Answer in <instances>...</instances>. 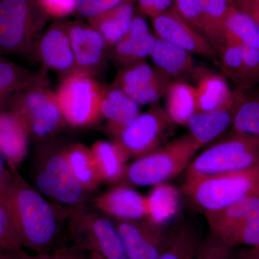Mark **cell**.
<instances>
[{
	"instance_id": "1",
	"label": "cell",
	"mask_w": 259,
	"mask_h": 259,
	"mask_svg": "<svg viewBox=\"0 0 259 259\" xmlns=\"http://www.w3.org/2000/svg\"><path fill=\"white\" fill-rule=\"evenodd\" d=\"M11 173L4 206L23 248L35 253H49L60 235L63 219L69 217L71 209H57L18 171Z\"/></svg>"
},
{
	"instance_id": "2",
	"label": "cell",
	"mask_w": 259,
	"mask_h": 259,
	"mask_svg": "<svg viewBox=\"0 0 259 259\" xmlns=\"http://www.w3.org/2000/svg\"><path fill=\"white\" fill-rule=\"evenodd\" d=\"M184 191L204 213L221 210L242 199L259 197V166L186 180Z\"/></svg>"
},
{
	"instance_id": "3",
	"label": "cell",
	"mask_w": 259,
	"mask_h": 259,
	"mask_svg": "<svg viewBox=\"0 0 259 259\" xmlns=\"http://www.w3.org/2000/svg\"><path fill=\"white\" fill-rule=\"evenodd\" d=\"M200 149L187 134L136 158L126 168L124 180L136 187L164 184L187 168Z\"/></svg>"
},
{
	"instance_id": "4",
	"label": "cell",
	"mask_w": 259,
	"mask_h": 259,
	"mask_svg": "<svg viewBox=\"0 0 259 259\" xmlns=\"http://www.w3.org/2000/svg\"><path fill=\"white\" fill-rule=\"evenodd\" d=\"M259 166V139L231 133L191 161L186 180Z\"/></svg>"
},
{
	"instance_id": "5",
	"label": "cell",
	"mask_w": 259,
	"mask_h": 259,
	"mask_svg": "<svg viewBox=\"0 0 259 259\" xmlns=\"http://www.w3.org/2000/svg\"><path fill=\"white\" fill-rule=\"evenodd\" d=\"M34 185L51 202L73 209L84 205L88 192L73 176L64 148L49 146L38 151L34 161Z\"/></svg>"
},
{
	"instance_id": "6",
	"label": "cell",
	"mask_w": 259,
	"mask_h": 259,
	"mask_svg": "<svg viewBox=\"0 0 259 259\" xmlns=\"http://www.w3.org/2000/svg\"><path fill=\"white\" fill-rule=\"evenodd\" d=\"M47 18L36 0H0V54L36 51Z\"/></svg>"
},
{
	"instance_id": "7",
	"label": "cell",
	"mask_w": 259,
	"mask_h": 259,
	"mask_svg": "<svg viewBox=\"0 0 259 259\" xmlns=\"http://www.w3.org/2000/svg\"><path fill=\"white\" fill-rule=\"evenodd\" d=\"M69 231L73 243L105 259H128L115 222L85 205L71 209Z\"/></svg>"
},
{
	"instance_id": "8",
	"label": "cell",
	"mask_w": 259,
	"mask_h": 259,
	"mask_svg": "<svg viewBox=\"0 0 259 259\" xmlns=\"http://www.w3.org/2000/svg\"><path fill=\"white\" fill-rule=\"evenodd\" d=\"M11 97L10 111L23 122L30 136L45 139L65 122L56 93L48 88L46 79L22 89Z\"/></svg>"
},
{
	"instance_id": "9",
	"label": "cell",
	"mask_w": 259,
	"mask_h": 259,
	"mask_svg": "<svg viewBox=\"0 0 259 259\" xmlns=\"http://www.w3.org/2000/svg\"><path fill=\"white\" fill-rule=\"evenodd\" d=\"M105 88L93 75L83 71L64 76L56 95L65 122L88 127L100 120Z\"/></svg>"
},
{
	"instance_id": "10",
	"label": "cell",
	"mask_w": 259,
	"mask_h": 259,
	"mask_svg": "<svg viewBox=\"0 0 259 259\" xmlns=\"http://www.w3.org/2000/svg\"><path fill=\"white\" fill-rule=\"evenodd\" d=\"M172 122L166 110L155 102L140 114L113 139L123 147L129 158H139L158 148Z\"/></svg>"
},
{
	"instance_id": "11",
	"label": "cell",
	"mask_w": 259,
	"mask_h": 259,
	"mask_svg": "<svg viewBox=\"0 0 259 259\" xmlns=\"http://www.w3.org/2000/svg\"><path fill=\"white\" fill-rule=\"evenodd\" d=\"M172 80L144 61L122 68L114 85L139 105H152L164 96Z\"/></svg>"
},
{
	"instance_id": "12",
	"label": "cell",
	"mask_w": 259,
	"mask_h": 259,
	"mask_svg": "<svg viewBox=\"0 0 259 259\" xmlns=\"http://www.w3.org/2000/svg\"><path fill=\"white\" fill-rule=\"evenodd\" d=\"M157 37L174 45L212 61L220 66L217 52L207 39L182 18L174 7L166 13L152 18Z\"/></svg>"
},
{
	"instance_id": "13",
	"label": "cell",
	"mask_w": 259,
	"mask_h": 259,
	"mask_svg": "<svg viewBox=\"0 0 259 259\" xmlns=\"http://www.w3.org/2000/svg\"><path fill=\"white\" fill-rule=\"evenodd\" d=\"M115 223L128 259H156L166 248L169 233L146 218Z\"/></svg>"
},
{
	"instance_id": "14",
	"label": "cell",
	"mask_w": 259,
	"mask_h": 259,
	"mask_svg": "<svg viewBox=\"0 0 259 259\" xmlns=\"http://www.w3.org/2000/svg\"><path fill=\"white\" fill-rule=\"evenodd\" d=\"M249 90L238 88L223 106L209 111L197 112L191 117L186 126L188 134L199 148L210 144L231 127L238 107Z\"/></svg>"
},
{
	"instance_id": "15",
	"label": "cell",
	"mask_w": 259,
	"mask_h": 259,
	"mask_svg": "<svg viewBox=\"0 0 259 259\" xmlns=\"http://www.w3.org/2000/svg\"><path fill=\"white\" fill-rule=\"evenodd\" d=\"M66 24L77 71L93 75L103 67L108 46L100 32L80 22Z\"/></svg>"
},
{
	"instance_id": "16",
	"label": "cell",
	"mask_w": 259,
	"mask_h": 259,
	"mask_svg": "<svg viewBox=\"0 0 259 259\" xmlns=\"http://www.w3.org/2000/svg\"><path fill=\"white\" fill-rule=\"evenodd\" d=\"M97 210L115 221H136L148 215L147 198L127 185H117L93 201Z\"/></svg>"
},
{
	"instance_id": "17",
	"label": "cell",
	"mask_w": 259,
	"mask_h": 259,
	"mask_svg": "<svg viewBox=\"0 0 259 259\" xmlns=\"http://www.w3.org/2000/svg\"><path fill=\"white\" fill-rule=\"evenodd\" d=\"M36 52L48 69L66 75L77 71L66 23H55L39 40Z\"/></svg>"
},
{
	"instance_id": "18",
	"label": "cell",
	"mask_w": 259,
	"mask_h": 259,
	"mask_svg": "<svg viewBox=\"0 0 259 259\" xmlns=\"http://www.w3.org/2000/svg\"><path fill=\"white\" fill-rule=\"evenodd\" d=\"M28 130L13 112H0V154L9 165L11 171H18L28 153Z\"/></svg>"
},
{
	"instance_id": "19",
	"label": "cell",
	"mask_w": 259,
	"mask_h": 259,
	"mask_svg": "<svg viewBox=\"0 0 259 259\" xmlns=\"http://www.w3.org/2000/svg\"><path fill=\"white\" fill-rule=\"evenodd\" d=\"M100 110L113 139L141 114L139 104L114 84L105 87Z\"/></svg>"
},
{
	"instance_id": "20",
	"label": "cell",
	"mask_w": 259,
	"mask_h": 259,
	"mask_svg": "<svg viewBox=\"0 0 259 259\" xmlns=\"http://www.w3.org/2000/svg\"><path fill=\"white\" fill-rule=\"evenodd\" d=\"M192 77L195 80L197 112H207L223 106L233 95L226 78L202 66H196Z\"/></svg>"
},
{
	"instance_id": "21",
	"label": "cell",
	"mask_w": 259,
	"mask_h": 259,
	"mask_svg": "<svg viewBox=\"0 0 259 259\" xmlns=\"http://www.w3.org/2000/svg\"><path fill=\"white\" fill-rule=\"evenodd\" d=\"M150 56L156 69L171 80L192 76L197 66L192 54L158 37Z\"/></svg>"
},
{
	"instance_id": "22",
	"label": "cell",
	"mask_w": 259,
	"mask_h": 259,
	"mask_svg": "<svg viewBox=\"0 0 259 259\" xmlns=\"http://www.w3.org/2000/svg\"><path fill=\"white\" fill-rule=\"evenodd\" d=\"M134 15L132 0H125L110 11L88 18L90 26L100 32L109 47H115L128 32Z\"/></svg>"
},
{
	"instance_id": "23",
	"label": "cell",
	"mask_w": 259,
	"mask_h": 259,
	"mask_svg": "<svg viewBox=\"0 0 259 259\" xmlns=\"http://www.w3.org/2000/svg\"><path fill=\"white\" fill-rule=\"evenodd\" d=\"M91 151L102 182L117 184L124 180L129 156L118 142L99 141Z\"/></svg>"
},
{
	"instance_id": "24",
	"label": "cell",
	"mask_w": 259,
	"mask_h": 259,
	"mask_svg": "<svg viewBox=\"0 0 259 259\" xmlns=\"http://www.w3.org/2000/svg\"><path fill=\"white\" fill-rule=\"evenodd\" d=\"M167 115L174 123L187 125L197 112V95L194 85L172 80L165 93Z\"/></svg>"
},
{
	"instance_id": "25",
	"label": "cell",
	"mask_w": 259,
	"mask_h": 259,
	"mask_svg": "<svg viewBox=\"0 0 259 259\" xmlns=\"http://www.w3.org/2000/svg\"><path fill=\"white\" fill-rule=\"evenodd\" d=\"M66 162L73 176L87 192L97 190L102 180L91 149L82 144L64 148Z\"/></svg>"
},
{
	"instance_id": "26",
	"label": "cell",
	"mask_w": 259,
	"mask_h": 259,
	"mask_svg": "<svg viewBox=\"0 0 259 259\" xmlns=\"http://www.w3.org/2000/svg\"><path fill=\"white\" fill-rule=\"evenodd\" d=\"M231 0H204L199 32L210 42L216 52L226 44L225 23Z\"/></svg>"
},
{
	"instance_id": "27",
	"label": "cell",
	"mask_w": 259,
	"mask_h": 259,
	"mask_svg": "<svg viewBox=\"0 0 259 259\" xmlns=\"http://www.w3.org/2000/svg\"><path fill=\"white\" fill-rule=\"evenodd\" d=\"M226 42L259 49V28L248 15L232 5L225 23Z\"/></svg>"
},
{
	"instance_id": "28",
	"label": "cell",
	"mask_w": 259,
	"mask_h": 259,
	"mask_svg": "<svg viewBox=\"0 0 259 259\" xmlns=\"http://www.w3.org/2000/svg\"><path fill=\"white\" fill-rule=\"evenodd\" d=\"M209 231L238 222L259 223V197H248L216 212H205Z\"/></svg>"
},
{
	"instance_id": "29",
	"label": "cell",
	"mask_w": 259,
	"mask_h": 259,
	"mask_svg": "<svg viewBox=\"0 0 259 259\" xmlns=\"http://www.w3.org/2000/svg\"><path fill=\"white\" fill-rule=\"evenodd\" d=\"M46 79L13 62L0 59V112L9 97L32 83Z\"/></svg>"
},
{
	"instance_id": "30",
	"label": "cell",
	"mask_w": 259,
	"mask_h": 259,
	"mask_svg": "<svg viewBox=\"0 0 259 259\" xmlns=\"http://www.w3.org/2000/svg\"><path fill=\"white\" fill-rule=\"evenodd\" d=\"M201 239L190 225H181L170 232L168 243L156 259H194Z\"/></svg>"
},
{
	"instance_id": "31",
	"label": "cell",
	"mask_w": 259,
	"mask_h": 259,
	"mask_svg": "<svg viewBox=\"0 0 259 259\" xmlns=\"http://www.w3.org/2000/svg\"><path fill=\"white\" fill-rule=\"evenodd\" d=\"M224 244L235 248H258L259 223L238 222L209 231Z\"/></svg>"
},
{
	"instance_id": "32",
	"label": "cell",
	"mask_w": 259,
	"mask_h": 259,
	"mask_svg": "<svg viewBox=\"0 0 259 259\" xmlns=\"http://www.w3.org/2000/svg\"><path fill=\"white\" fill-rule=\"evenodd\" d=\"M156 39L151 32L142 38L124 37L114 47V60L122 68L144 61L151 56Z\"/></svg>"
},
{
	"instance_id": "33",
	"label": "cell",
	"mask_w": 259,
	"mask_h": 259,
	"mask_svg": "<svg viewBox=\"0 0 259 259\" xmlns=\"http://www.w3.org/2000/svg\"><path fill=\"white\" fill-rule=\"evenodd\" d=\"M173 189L164 184L154 186L147 198L148 215L146 219L157 226L163 227L175 212L176 197Z\"/></svg>"
},
{
	"instance_id": "34",
	"label": "cell",
	"mask_w": 259,
	"mask_h": 259,
	"mask_svg": "<svg viewBox=\"0 0 259 259\" xmlns=\"http://www.w3.org/2000/svg\"><path fill=\"white\" fill-rule=\"evenodd\" d=\"M232 131L259 139V93H247L238 107Z\"/></svg>"
},
{
	"instance_id": "35",
	"label": "cell",
	"mask_w": 259,
	"mask_h": 259,
	"mask_svg": "<svg viewBox=\"0 0 259 259\" xmlns=\"http://www.w3.org/2000/svg\"><path fill=\"white\" fill-rule=\"evenodd\" d=\"M218 56L223 76L234 81L239 88L247 89L243 67V47L226 42L218 51Z\"/></svg>"
},
{
	"instance_id": "36",
	"label": "cell",
	"mask_w": 259,
	"mask_h": 259,
	"mask_svg": "<svg viewBox=\"0 0 259 259\" xmlns=\"http://www.w3.org/2000/svg\"><path fill=\"white\" fill-rule=\"evenodd\" d=\"M23 248L14 222L8 209L0 202V249L7 252H20Z\"/></svg>"
},
{
	"instance_id": "37",
	"label": "cell",
	"mask_w": 259,
	"mask_h": 259,
	"mask_svg": "<svg viewBox=\"0 0 259 259\" xmlns=\"http://www.w3.org/2000/svg\"><path fill=\"white\" fill-rule=\"evenodd\" d=\"M194 259H235L234 249L224 244L209 231L201 240Z\"/></svg>"
},
{
	"instance_id": "38",
	"label": "cell",
	"mask_w": 259,
	"mask_h": 259,
	"mask_svg": "<svg viewBox=\"0 0 259 259\" xmlns=\"http://www.w3.org/2000/svg\"><path fill=\"white\" fill-rule=\"evenodd\" d=\"M44 15L53 18H63L76 10L78 0H36Z\"/></svg>"
},
{
	"instance_id": "39",
	"label": "cell",
	"mask_w": 259,
	"mask_h": 259,
	"mask_svg": "<svg viewBox=\"0 0 259 259\" xmlns=\"http://www.w3.org/2000/svg\"><path fill=\"white\" fill-rule=\"evenodd\" d=\"M243 67L247 89L259 84V49L243 47Z\"/></svg>"
},
{
	"instance_id": "40",
	"label": "cell",
	"mask_w": 259,
	"mask_h": 259,
	"mask_svg": "<svg viewBox=\"0 0 259 259\" xmlns=\"http://www.w3.org/2000/svg\"><path fill=\"white\" fill-rule=\"evenodd\" d=\"M125 0H78L76 11L88 18L110 11Z\"/></svg>"
},
{
	"instance_id": "41",
	"label": "cell",
	"mask_w": 259,
	"mask_h": 259,
	"mask_svg": "<svg viewBox=\"0 0 259 259\" xmlns=\"http://www.w3.org/2000/svg\"><path fill=\"white\" fill-rule=\"evenodd\" d=\"M204 0H175V8L186 21L199 32Z\"/></svg>"
},
{
	"instance_id": "42",
	"label": "cell",
	"mask_w": 259,
	"mask_h": 259,
	"mask_svg": "<svg viewBox=\"0 0 259 259\" xmlns=\"http://www.w3.org/2000/svg\"><path fill=\"white\" fill-rule=\"evenodd\" d=\"M141 11L151 18L166 13L175 7V0H137Z\"/></svg>"
},
{
	"instance_id": "43",
	"label": "cell",
	"mask_w": 259,
	"mask_h": 259,
	"mask_svg": "<svg viewBox=\"0 0 259 259\" xmlns=\"http://www.w3.org/2000/svg\"><path fill=\"white\" fill-rule=\"evenodd\" d=\"M232 3L237 9L253 19L259 28V0H233Z\"/></svg>"
},
{
	"instance_id": "44",
	"label": "cell",
	"mask_w": 259,
	"mask_h": 259,
	"mask_svg": "<svg viewBox=\"0 0 259 259\" xmlns=\"http://www.w3.org/2000/svg\"><path fill=\"white\" fill-rule=\"evenodd\" d=\"M54 259H87L84 251L76 245L61 244L59 245L52 253Z\"/></svg>"
},
{
	"instance_id": "45",
	"label": "cell",
	"mask_w": 259,
	"mask_h": 259,
	"mask_svg": "<svg viewBox=\"0 0 259 259\" xmlns=\"http://www.w3.org/2000/svg\"><path fill=\"white\" fill-rule=\"evenodd\" d=\"M149 33V28L146 20L143 17L135 16L125 37L129 38H142Z\"/></svg>"
},
{
	"instance_id": "46",
	"label": "cell",
	"mask_w": 259,
	"mask_h": 259,
	"mask_svg": "<svg viewBox=\"0 0 259 259\" xmlns=\"http://www.w3.org/2000/svg\"><path fill=\"white\" fill-rule=\"evenodd\" d=\"M11 171L5 168L3 162L0 160V202L4 205L7 190L11 180Z\"/></svg>"
},
{
	"instance_id": "47",
	"label": "cell",
	"mask_w": 259,
	"mask_h": 259,
	"mask_svg": "<svg viewBox=\"0 0 259 259\" xmlns=\"http://www.w3.org/2000/svg\"><path fill=\"white\" fill-rule=\"evenodd\" d=\"M235 259H259L258 248L241 247L234 249Z\"/></svg>"
},
{
	"instance_id": "48",
	"label": "cell",
	"mask_w": 259,
	"mask_h": 259,
	"mask_svg": "<svg viewBox=\"0 0 259 259\" xmlns=\"http://www.w3.org/2000/svg\"><path fill=\"white\" fill-rule=\"evenodd\" d=\"M25 253L21 250L20 252L3 251L0 253V259H24Z\"/></svg>"
},
{
	"instance_id": "49",
	"label": "cell",
	"mask_w": 259,
	"mask_h": 259,
	"mask_svg": "<svg viewBox=\"0 0 259 259\" xmlns=\"http://www.w3.org/2000/svg\"><path fill=\"white\" fill-rule=\"evenodd\" d=\"M24 259H54V255L49 253H36V255H29L25 253Z\"/></svg>"
},
{
	"instance_id": "50",
	"label": "cell",
	"mask_w": 259,
	"mask_h": 259,
	"mask_svg": "<svg viewBox=\"0 0 259 259\" xmlns=\"http://www.w3.org/2000/svg\"><path fill=\"white\" fill-rule=\"evenodd\" d=\"M89 259H105L101 255L97 253H90V258Z\"/></svg>"
},
{
	"instance_id": "51",
	"label": "cell",
	"mask_w": 259,
	"mask_h": 259,
	"mask_svg": "<svg viewBox=\"0 0 259 259\" xmlns=\"http://www.w3.org/2000/svg\"><path fill=\"white\" fill-rule=\"evenodd\" d=\"M3 251H4V250L0 249V253H3Z\"/></svg>"
},
{
	"instance_id": "52",
	"label": "cell",
	"mask_w": 259,
	"mask_h": 259,
	"mask_svg": "<svg viewBox=\"0 0 259 259\" xmlns=\"http://www.w3.org/2000/svg\"><path fill=\"white\" fill-rule=\"evenodd\" d=\"M233 0H231V2H233Z\"/></svg>"
}]
</instances>
